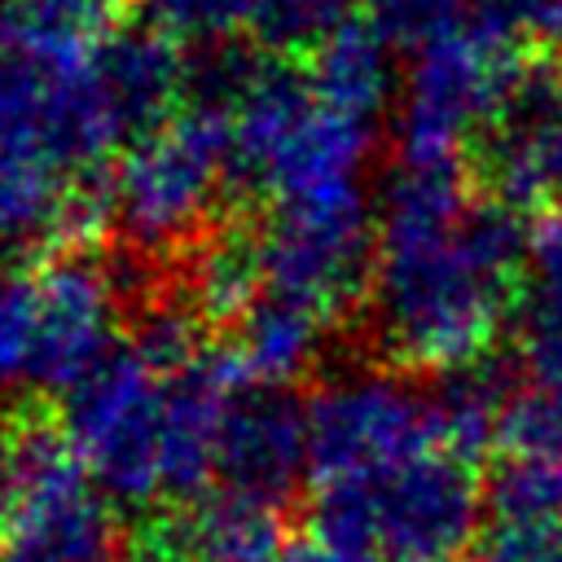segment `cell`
Returning <instances> with one entry per match:
<instances>
[{
	"instance_id": "cell-1",
	"label": "cell",
	"mask_w": 562,
	"mask_h": 562,
	"mask_svg": "<svg viewBox=\"0 0 562 562\" xmlns=\"http://www.w3.org/2000/svg\"><path fill=\"white\" fill-rule=\"evenodd\" d=\"M531 255L527 211L479 193L435 233L378 237L369 342L404 373H439L492 351Z\"/></svg>"
},
{
	"instance_id": "cell-2",
	"label": "cell",
	"mask_w": 562,
	"mask_h": 562,
	"mask_svg": "<svg viewBox=\"0 0 562 562\" xmlns=\"http://www.w3.org/2000/svg\"><path fill=\"white\" fill-rule=\"evenodd\" d=\"M483 505L470 461L448 448H426L378 470L316 483L312 540L347 562H448L479 536Z\"/></svg>"
},
{
	"instance_id": "cell-3",
	"label": "cell",
	"mask_w": 562,
	"mask_h": 562,
	"mask_svg": "<svg viewBox=\"0 0 562 562\" xmlns=\"http://www.w3.org/2000/svg\"><path fill=\"white\" fill-rule=\"evenodd\" d=\"M378 149V123L325 105L285 53H268L250 92L233 110L228 189L285 202L347 180H364Z\"/></svg>"
},
{
	"instance_id": "cell-4",
	"label": "cell",
	"mask_w": 562,
	"mask_h": 562,
	"mask_svg": "<svg viewBox=\"0 0 562 562\" xmlns=\"http://www.w3.org/2000/svg\"><path fill=\"white\" fill-rule=\"evenodd\" d=\"M531 61L492 0H470L461 22L413 48L400 79L395 132L404 158H457L492 123Z\"/></svg>"
},
{
	"instance_id": "cell-5",
	"label": "cell",
	"mask_w": 562,
	"mask_h": 562,
	"mask_svg": "<svg viewBox=\"0 0 562 562\" xmlns=\"http://www.w3.org/2000/svg\"><path fill=\"white\" fill-rule=\"evenodd\" d=\"M233 119L184 105L162 127L127 140L114 162L119 233L145 255L189 246L206 224L215 193L228 189Z\"/></svg>"
},
{
	"instance_id": "cell-6",
	"label": "cell",
	"mask_w": 562,
	"mask_h": 562,
	"mask_svg": "<svg viewBox=\"0 0 562 562\" xmlns=\"http://www.w3.org/2000/svg\"><path fill=\"white\" fill-rule=\"evenodd\" d=\"M9 443L18 483L0 518V562H119V501L92 483L66 435L40 417H18Z\"/></svg>"
},
{
	"instance_id": "cell-7",
	"label": "cell",
	"mask_w": 562,
	"mask_h": 562,
	"mask_svg": "<svg viewBox=\"0 0 562 562\" xmlns=\"http://www.w3.org/2000/svg\"><path fill=\"white\" fill-rule=\"evenodd\" d=\"M268 290L294 294L342 321L369 299L378 263V206L364 180L272 202L259 224Z\"/></svg>"
},
{
	"instance_id": "cell-8",
	"label": "cell",
	"mask_w": 562,
	"mask_h": 562,
	"mask_svg": "<svg viewBox=\"0 0 562 562\" xmlns=\"http://www.w3.org/2000/svg\"><path fill=\"white\" fill-rule=\"evenodd\" d=\"M61 435L110 501L145 509L162 496V373L132 347L61 395Z\"/></svg>"
},
{
	"instance_id": "cell-9",
	"label": "cell",
	"mask_w": 562,
	"mask_h": 562,
	"mask_svg": "<svg viewBox=\"0 0 562 562\" xmlns=\"http://www.w3.org/2000/svg\"><path fill=\"white\" fill-rule=\"evenodd\" d=\"M312 479L378 470L426 448H439L430 391L404 369H342L307 395Z\"/></svg>"
},
{
	"instance_id": "cell-10",
	"label": "cell",
	"mask_w": 562,
	"mask_h": 562,
	"mask_svg": "<svg viewBox=\"0 0 562 562\" xmlns=\"http://www.w3.org/2000/svg\"><path fill=\"white\" fill-rule=\"evenodd\" d=\"M35 338L22 386L40 395H66L114 351L123 294L110 277V263H97L75 246L35 268Z\"/></svg>"
},
{
	"instance_id": "cell-11",
	"label": "cell",
	"mask_w": 562,
	"mask_h": 562,
	"mask_svg": "<svg viewBox=\"0 0 562 562\" xmlns=\"http://www.w3.org/2000/svg\"><path fill=\"white\" fill-rule=\"evenodd\" d=\"M470 158L483 193L518 211L562 206V70L527 66Z\"/></svg>"
},
{
	"instance_id": "cell-12",
	"label": "cell",
	"mask_w": 562,
	"mask_h": 562,
	"mask_svg": "<svg viewBox=\"0 0 562 562\" xmlns=\"http://www.w3.org/2000/svg\"><path fill=\"white\" fill-rule=\"evenodd\" d=\"M312 474L307 400L277 382H241L224 408L215 479L268 505H285Z\"/></svg>"
},
{
	"instance_id": "cell-13",
	"label": "cell",
	"mask_w": 562,
	"mask_h": 562,
	"mask_svg": "<svg viewBox=\"0 0 562 562\" xmlns=\"http://www.w3.org/2000/svg\"><path fill=\"white\" fill-rule=\"evenodd\" d=\"M246 378L237 373L233 356L202 351L184 369L162 378V496L193 501L206 492L220 452V426L233 391Z\"/></svg>"
},
{
	"instance_id": "cell-14",
	"label": "cell",
	"mask_w": 562,
	"mask_h": 562,
	"mask_svg": "<svg viewBox=\"0 0 562 562\" xmlns=\"http://www.w3.org/2000/svg\"><path fill=\"white\" fill-rule=\"evenodd\" d=\"M92 75L105 97V110L123 140H136L167 119L180 114L184 83H189V57L180 53L176 35L145 22V26H119L92 48Z\"/></svg>"
},
{
	"instance_id": "cell-15",
	"label": "cell",
	"mask_w": 562,
	"mask_h": 562,
	"mask_svg": "<svg viewBox=\"0 0 562 562\" xmlns=\"http://www.w3.org/2000/svg\"><path fill=\"white\" fill-rule=\"evenodd\" d=\"M334 325L338 321L325 316L321 307H312L294 294H281V290H263L233 321V342L224 351L233 356V364L246 382L290 386L294 378H303L307 369L321 364Z\"/></svg>"
},
{
	"instance_id": "cell-16",
	"label": "cell",
	"mask_w": 562,
	"mask_h": 562,
	"mask_svg": "<svg viewBox=\"0 0 562 562\" xmlns=\"http://www.w3.org/2000/svg\"><path fill=\"white\" fill-rule=\"evenodd\" d=\"M193 562H281L285 522L281 505L220 487L189 501L184 514L158 518Z\"/></svg>"
},
{
	"instance_id": "cell-17",
	"label": "cell",
	"mask_w": 562,
	"mask_h": 562,
	"mask_svg": "<svg viewBox=\"0 0 562 562\" xmlns=\"http://www.w3.org/2000/svg\"><path fill=\"white\" fill-rule=\"evenodd\" d=\"M391 40L369 18H347L307 57V79L316 97L342 114L378 123L400 101V75L391 61Z\"/></svg>"
},
{
	"instance_id": "cell-18",
	"label": "cell",
	"mask_w": 562,
	"mask_h": 562,
	"mask_svg": "<svg viewBox=\"0 0 562 562\" xmlns=\"http://www.w3.org/2000/svg\"><path fill=\"white\" fill-rule=\"evenodd\" d=\"M184 281L180 290L189 303L206 316V325H233L263 290V241L259 228L246 220L228 224H206L189 246H184Z\"/></svg>"
},
{
	"instance_id": "cell-19",
	"label": "cell",
	"mask_w": 562,
	"mask_h": 562,
	"mask_svg": "<svg viewBox=\"0 0 562 562\" xmlns=\"http://www.w3.org/2000/svg\"><path fill=\"white\" fill-rule=\"evenodd\" d=\"M514 391H518L514 360L496 356V351H483L474 360L439 369L435 386H430V413H435L439 448H448L465 461L483 457L496 443V426H501V413H505Z\"/></svg>"
},
{
	"instance_id": "cell-20",
	"label": "cell",
	"mask_w": 562,
	"mask_h": 562,
	"mask_svg": "<svg viewBox=\"0 0 562 562\" xmlns=\"http://www.w3.org/2000/svg\"><path fill=\"white\" fill-rule=\"evenodd\" d=\"M13 9L26 44L61 57H88L123 26L132 0H13Z\"/></svg>"
},
{
	"instance_id": "cell-21",
	"label": "cell",
	"mask_w": 562,
	"mask_h": 562,
	"mask_svg": "<svg viewBox=\"0 0 562 562\" xmlns=\"http://www.w3.org/2000/svg\"><path fill=\"white\" fill-rule=\"evenodd\" d=\"M202 325H206V316L189 303L184 290H176V294L158 290L154 299H145V303L136 307L132 342H127V347H132L149 369H158V373L167 378V373L184 369L189 360H198V356L206 351V347H202Z\"/></svg>"
},
{
	"instance_id": "cell-22",
	"label": "cell",
	"mask_w": 562,
	"mask_h": 562,
	"mask_svg": "<svg viewBox=\"0 0 562 562\" xmlns=\"http://www.w3.org/2000/svg\"><path fill=\"white\" fill-rule=\"evenodd\" d=\"M496 522H553L562 527V461L505 457L483 483Z\"/></svg>"
},
{
	"instance_id": "cell-23",
	"label": "cell",
	"mask_w": 562,
	"mask_h": 562,
	"mask_svg": "<svg viewBox=\"0 0 562 562\" xmlns=\"http://www.w3.org/2000/svg\"><path fill=\"white\" fill-rule=\"evenodd\" d=\"M347 18H351V0H259L250 31L268 53L307 57Z\"/></svg>"
},
{
	"instance_id": "cell-24",
	"label": "cell",
	"mask_w": 562,
	"mask_h": 562,
	"mask_svg": "<svg viewBox=\"0 0 562 562\" xmlns=\"http://www.w3.org/2000/svg\"><path fill=\"white\" fill-rule=\"evenodd\" d=\"M496 448L505 457L562 461V386H518L501 413Z\"/></svg>"
},
{
	"instance_id": "cell-25",
	"label": "cell",
	"mask_w": 562,
	"mask_h": 562,
	"mask_svg": "<svg viewBox=\"0 0 562 562\" xmlns=\"http://www.w3.org/2000/svg\"><path fill=\"white\" fill-rule=\"evenodd\" d=\"M35 268L0 259V391L26 382L31 338H35Z\"/></svg>"
},
{
	"instance_id": "cell-26",
	"label": "cell",
	"mask_w": 562,
	"mask_h": 562,
	"mask_svg": "<svg viewBox=\"0 0 562 562\" xmlns=\"http://www.w3.org/2000/svg\"><path fill=\"white\" fill-rule=\"evenodd\" d=\"M149 22L176 40H228L255 22L259 0H140Z\"/></svg>"
},
{
	"instance_id": "cell-27",
	"label": "cell",
	"mask_w": 562,
	"mask_h": 562,
	"mask_svg": "<svg viewBox=\"0 0 562 562\" xmlns=\"http://www.w3.org/2000/svg\"><path fill=\"white\" fill-rule=\"evenodd\" d=\"M364 4H369V22L395 48H422L426 40L457 26L470 0H364Z\"/></svg>"
},
{
	"instance_id": "cell-28",
	"label": "cell",
	"mask_w": 562,
	"mask_h": 562,
	"mask_svg": "<svg viewBox=\"0 0 562 562\" xmlns=\"http://www.w3.org/2000/svg\"><path fill=\"white\" fill-rule=\"evenodd\" d=\"M518 338L531 382L562 386V299H518Z\"/></svg>"
},
{
	"instance_id": "cell-29",
	"label": "cell",
	"mask_w": 562,
	"mask_h": 562,
	"mask_svg": "<svg viewBox=\"0 0 562 562\" xmlns=\"http://www.w3.org/2000/svg\"><path fill=\"white\" fill-rule=\"evenodd\" d=\"M479 562H562V527L553 522H496Z\"/></svg>"
},
{
	"instance_id": "cell-30",
	"label": "cell",
	"mask_w": 562,
	"mask_h": 562,
	"mask_svg": "<svg viewBox=\"0 0 562 562\" xmlns=\"http://www.w3.org/2000/svg\"><path fill=\"white\" fill-rule=\"evenodd\" d=\"M522 48H562V0H492Z\"/></svg>"
},
{
	"instance_id": "cell-31",
	"label": "cell",
	"mask_w": 562,
	"mask_h": 562,
	"mask_svg": "<svg viewBox=\"0 0 562 562\" xmlns=\"http://www.w3.org/2000/svg\"><path fill=\"white\" fill-rule=\"evenodd\" d=\"M119 562H193L180 544H176V536L162 527V522H154L132 549H123L119 553Z\"/></svg>"
},
{
	"instance_id": "cell-32",
	"label": "cell",
	"mask_w": 562,
	"mask_h": 562,
	"mask_svg": "<svg viewBox=\"0 0 562 562\" xmlns=\"http://www.w3.org/2000/svg\"><path fill=\"white\" fill-rule=\"evenodd\" d=\"M281 562H347V558H338V553L325 549L321 540H303V544H285Z\"/></svg>"
},
{
	"instance_id": "cell-33",
	"label": "cell",
	"mask_w": 562,
	"mask_h": 562,
	"mask_svg": "<svg viewBox=\"0 0 562 562\" xmlns=\"http://www.w3.org/2000/svg\"><path fill=\"white\" fill-rule=\"evenodd\" d=\"M364 562H408V558H364Z\"/></svg>"
}]
</instances>
